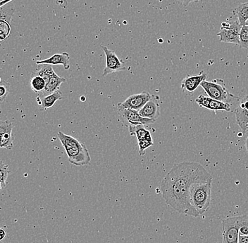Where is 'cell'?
Here are the masks:
<instances>
[{
    "label": "cell",
    "mask_w": 248,
    "mask_h": 243,
    "mask_svg": "<svg viewBox=\"0 0 248 243\" xmlns=\"http://www.w3.org/2000/svg\"><path fill=\"white\" fill-rule=\"evenodd\" d=\"M42 69L38 71V72H34L35 75H39V76L43 77L46 80V83H49L51 77L56 75L53 69L50 65L45 64L43 65Z\"/></svg>",
    "instance_id": "cell-20"
},
{
    "label": "cell",
    "mask_w": 248,
    "mask_h": 243,
    "mask_svg": "<svg viewBox=\"0 0 248 243\" xmlns=\"http://www.w3.org/2000/svg\"><path fill=\"white\" fill-rule=\"evenodd\" d=\"M246 131H248V124L247 125V126H246Z\"/></svg>",
    "instance_id": "cell-35"
},
{
    "label": "cell",
    "mask_w": 248,
    "mask_h": 243,
    "mask_svg": "<svg viewBox=\"0 0 248 243\" xmlns=\"http://www.w3.org/2000/svg\"><path fill=\"white\" fill-rule=\"evenodd\" d=\"M9 90H10V85L7 82L1 80L0 83V102L1 103L5 100L9 94Z\"/></svg>",
    "instance_id": "cell-26"
},
{
    "label": "cell",
    "mask_w": 248,
    "mask_h": 243,
    "mask_svg": "<svg viewBox=\"0 0 248 243\" xmlns=\"http://www.w3.org/2000/svg\"><path fill=\"white\" fill-rule=\"evenodd\" d=\"M246 26H248V20L247 21V22H246Z\"/></svg>",
    "instance_id": "cell-36"
},
{
    "label": "cell",
    "mask_w": 248,
    "mask_h": 243,
    "mask_svg": "<svg viewBox=\"0 0 248 243\" xmlns=\"http://www.w3.org/2000/svg\"><path fill=\"white\" fill-rule=\"evenodd\" d=\"M12 1H13V0H3V1H1V3H0V7H3V6L9 4V3Z\"/></svg>",
    "instance_id": "cell-33"
},
{
    "label": "cell",
    "mask_w": 248,
    "mask_h": 243,
    "mask_svg": "<svg viewBox=\"0 0 248 243\" xmlns=\"http://www.w3.org/2000/svg\"><path fill=\"white\" fill-rule=\"evenodd\" d=\"M208 182H212V175L198 162L176 164L161 183L162 197L178 213L198 217L200 214L190 202V187L195 183Z\"/></svg>",
    "instance_id": "cell-1"
},
{
    "label": "cell",
    "mask_w": 248,
    "mask_h": 243,
    "mask_svg": "<svg viewBox=\"0 0 248 243\" xmlns=\"http://www.w3.org/2000/svg\"><path fill=\"white\" fill-rule=\"evenodd\" d=\"M138 144H139V147L140 156H143L145 154V151H146L147 148L154 145V142H151L147 140H142L138 142Z\"/></svg>",
    "instance_id": "cell-29"
},
{
    "label": "cell",
    "mask_w": 248,
    "mask_h": 243,
    "mask_svg": "<svg viewBox=\"0 0 248 243\" xmlns=\"http://www.w3.org/2000/svg\"><path fill=\"white\" fill-rule=\"evenodd\" d=\"M239 235L248 236V218L246 215L241 216L240 222Z\"/></svg>",
    "instance_id": "cell-28"
},
{
    "label": "cell",
    "mask_w": 248,
    "mask_h": 243,
    "mask_svg": "<svg viewBox=\"0 0 248 243\" xmlns=\"http://www.w3.org/2000/svg\"><path fill=\"white\" fill-rule=\"evenodd\" d=\"M238 243H248V236H242V235H239Z\"/></svg>",
    "instance_id": "cell-31"
},
{
    "label": "cell",
    "mask_w": 248,
    "mask_h": 243,
    "mask_svg": "<svg viewBox=\"0 0 248 243\" xmlns=\"http://www.w3.org/2000/svg\"><path fill=\"white\" fill-rule=\"evenodd\" d=\"M212 182L195 183L190 187V199L191 205L200 214L207 211L212 200Z\"/></svg>",
    "instance_id": "cell-3"
},
{
    "label": "cell",
    "mask_w": 248,
    "mask_h": 243,
    "mask_svg": "<svg viewBox=\"0 0 248 243\" xmlns=\"http://www.w3.org/2000/svg\"><path fill=\"white\" fill-rule=\"evenodd\" d=\"M155 96H153L146 104L140 110L139 114L142 117L156 120L160 115L158 98L155 99Z\"/></svg>",
    "instance_id": "cell-12"
},
{
    "label": "cell",
    "mask_w": 248,
    "mask_h": 243,
    "mask_svg": "<svg viewBox=\"0 0 248 243\" xmlns=\"http://www.w3.org/2000/svg\"><path fill=\"white\" fill-rule=\"evenodd\" d=\"M103 49L106 58V64L104 69L102 76L105 77L109 74L114 72H121V71H127L126 66L122 59L118 57L114 51L110 50L107 46L101 45Z\"/></svg>",
    "instance_id": "cell-7"
},
{
    "label": "cell",
    "mask_w": 248,
    "mask_h": 243,
    "mask_svg": "<svg viewBox=\"0 0 248 243\" xmlns=\"http://www.w3.org/2000/svg\"><path fill=\"white\" fill-rule=\"evenodd\" d=\"M15 12V9L12 8V7H6L5 5V9L3 8V7H1V9H0V20H2V21H7V22L10 23Z\"/></svg>",
    "instance_id": "cell-22"
},
{
    "label": "cell",
    "mask_w": 248,
    "mask_h": 243,
    "mask_svg": "<svg viewBox=\"0 0 248 243\" xmlns=\"http://www.w3.org/2000/svg\"><path fill=\"white\" fill-rule=\"evenodd\" d=\"M201 86L210 98L215 100L231 103L234 99H238L228 91L223 80H215L211 82L204 80Z\"/></svg>",
    "instance_id": "cell-4"
},
{
    "label": "cell",
    "mask_w": 248,
    "mask_h": 243,
    "mask_svg": "<svg viewBox=\"0 0 248 243\" xmlns=\"http://www.w3.org/2000/svg\"><path fill=\"white\" fill-rule=\"evenodd\" d=\"M130 134L131 136H136L138 142L142 140H147L153 142V137L150 131L144 127V125H133L128 126Z\"/></svg>",
    "instance_id": "cell-16"
},
{
    "label": "cell",
    "mask_w": 248,
    "mask_h": 243,
    "mask_svg": "<svg viewBox=\"0 0 248 243\" xmlns=\"http://www.w3.org/2000/svg\"><path fill=\"white\" fill-rule=\"evenodd\" d=\"M9 165H4L2 161L0 163V181H1V188H5L7 186V179L9 175Z\"/></svg>",
    "instance_id": "cell-23"
},
{
    "label": "cell",
    "mask_w": 248,
    "mask_h": 243,
    "mask_svg": "<svg viewBox=\"0 0 248 243\" xmlns=\"http://www.w3.org/2000/svg\"><path fill=\"white\" fill-rule=\"evenodd\" d=\"M206 78H207V74L204 73L203 71H202L198 75H193V76L187 75L183 80L181 83V88L188 92H193L198 89V86L204 80H206Z\"/></svg>",
    "instance_id": "cell-14"
},
{
    "label": "cell",
    "mask_w": 248,
    "mask_h": 243,
    "mask_svg": "<svg viewBox=\"0 0 248 243\" xmlns=\"http://www.w3.org/2000/svg\"><path fill=\"white\" fill-rule=\"evenodd\" d=\"M118 112L121 117L130 125H150V124H153L156 122V120H152V119L142 117L140 114L139 111H136V110L118 108Z\"/></svg>",
    "instance_id": "cell-9"
},
{
    "label": "cell",
    "mask_w": 248,
    "mask_h": 243,
    "mask_svg": "<svg viewBox=\"0 0 248 243\" xmlns=\"http://www.w3.org/2000/svg\"><path fill=\"white\" fill-rule=\"evenodd\" d=\"M66 79L63 78V77H60L56 74L54 76L51 77L49 83L46 84L44 90L42 91L41 93H40L39 97H46V95H49V94H52V93L58 91L59 89H60L62 84L66 83Z\"/></svg>",
    "instance_id": "cell-17"
},
{
    "label": "cell",
    "mask_w": 248,
    "mask_h": 243,
    "mask_svg": "<svg viewBox=\"0 0 248 243\" xmlns=\"http://www.w3.org/2000/svg\"><path fill=\"white\" fill-rule=\"evenodd\" d=\"M62 98H63L62 92L58 90L46 97H40L38 96L37 100H38L39 106L41 107L42 110L46 111L54 106L57 101L62 100Z\"/></svg>",
    "instance_id": "cell-15"
},
{
    "label": "cell",
    "mask_w": 248,
    "mask_h": 243,
    "mask_svg": "<svg viewBox=\"0 0 248 243\" xmlns=\"http://www.w3.org/2000/svg\"><path fill=\"white\" fill-rule=\"evenodd\" d=\"M153 96L147 92L142 91L140 94L130 96L122 103H118V108H127L139 111L152 99Z\"/></svg>",
    "instance_id": "cell-8"
},
{
    "label": "cell",
    "mask_w": 248,
    "mask_h": 243,
    "mask_svg": "<svg viewBox=\"0 0 248 243\" xmlns=\"http://www.w3.org/2000/svg\"><path fill=\"white\" fill-rule=\"evenodd\" d=\"M176 1L182 4L184 7H187L190 3L198 2V1H201V0H176Z\"/></svg>",
    "instance_id": "cell-30"
},
{
    "label": "cell",
    "mask_w": 248,
    "mask_h": 243,
    "mask_svg": "<svg viewBox=\"0 0 248 243\" xmlns=\"http://www.w3.org/2000/svg\"><path fill=\"white\" fill-rule=\"evenodd\" d=\"M14 136L12 134H5L1 135L0 147L7 150H12L14 147Z\"/></svg>",
    "instance_id": "cell-21"
},
{
    "label": "cell",
    "mask_w": 248,
    "mask_h": 243,
    "mask_svg": "<svg viewBox=\"0 0 248 243\" xmlns=\"http://www.w3.org/2000/svg\"><path fill=\"white\" fill-rule=\"evenodd\" d=\"M246 150H247V151L248 153V136L247 139H246Z\"/></svg>",
    "instance_id": "cell-34"
},
{
    "label": "cell",
    "mask_w": 248,
    "mask_h": 243,
    "mask_svg": "<svg viewBox=\"0 0 248 243\" xmlns=\"http://www.w3.org/2000/svg\"><path fill=\"white\" fill-rule=\"evenodd\" d=\"M235 120L242 131L246 132L248 124V95L243 97L240 104L234 110Z\"/></svg>",
    "instance_id": "cell-11"
},
{
    "label": "cell",
    "mask_w": 248,
    "mask_h": 243,
    "mask_svg": "<svg viewBox=\"0 0 248 243\" xmlns=\"http://www.w3.org/2000/svg\"><path fill=\"white\" fill-rule=\"evenodd\" d=\"M240 46L248 49V26H242L240 32Z\"/></svg>",
    "instance_id": "cell-25"
},
{
    "label": "cell",
    "mask_w": 248,
    "mask_h": 243,
    "mask_svg": "<svg viewBox=\"0 0 248 243\" xmlns=\"http://www.w3.org/2000/svg\"><path fill=\"white\" fill-rule=\"evenodd\" d=\"M57 137L66 151L70 163L76 166H84L91 163V156L84 143L62 131L58 133Z\"/></svg>",
    "instance_id": "cell-2"
},
{
    "label": "cell",
    "mask_w": 248,
    "mask_h": 243,
    "mask_svg": "<svg viewBox=\"0 0 248 243\" xmlns=\"http://www.w3.org/2000/svg\"><path fill=\"white\" fill-rule=\"evenodd\" d=\"M242 26L238 21L221 23V30L217 34L221 43H232L240 45V32Z\"/></svg>",
    "instance_id": "cell-5"
},
{
    "label": "cell",
    "mask_w": 248,
    "mask_h": 243,
    "mask_svg": "<svg viewBox=\"0 0 248 243\" xmlns=\"http://www.w3.org/2000/svg\"><path fill=\"white\" fill-rule=\"evenodd\" d=\"M195 101L198 103V106L208 109L209 111H227V112L232 111L230 103L215 100L204 95L199 96Z\"/></svg>",
    "instance_id": "cell-10"
},
{
    "label": "cell",
    "mask_w": 248,
    "mask_h": 243,
    "mask_svg": "<svg viewBox=\"0 0 248 243\" xmlns=\"http://www.w3.org/2000/svg\"><path fill=\"white\" fill-rule=\"evenodd\" d=\"M241 216L226 218L223 219V243H238L240 222Z\"/></svg>",
    "instance_id": "cell-6"
},
{
    "label": "cell",
    "mask_w": 248,
    "mask_h": 243,
    "mask_svg": "<svg viewBox=\"0 0 248 243\" xmlns=\"http://www.w3.org/2000/svg\"><path fill=\"white\" fill-rule=\"evenodd\" d=\"M234 15L238 18L240 26H246L248 20V2L242 3L232 12Z\"/></svg>",
    "instance_id": "cell-18"
},
{
    "label": "cell",
    "mask_w": 248,
    "mask_h": 243,
    "mask_svg": "<svg viewBox=\"0 0 248 243\" xmlns=\"http://www.w3.org/2000/svg\"><path fill=\"white\" fill-rule=\"evenodd\" d=\"M11 29L10 24L7 21H2L0 20V40H6L10 35Z\"/></svg>",
    "instance_id": "cell-24"
},
{
    "label": "cell",
    "mask_w": 248,
    "mask_h": 243,
    "mask_svg": "<svg viewBox=\"0 0 248 243\" xmlns=\"http://www.w3.org/2000/svg\"><path fill=\"white\" fill-rule=\"evenodd\" d=\"M14 124L12 121L5 120L0 122V135L5 134H12Z\"/></svg>",
    "instance_id": "cell-27"
},
{
    "label": "cell",
    "mask_w": 248,
    "mask_h": 243,
    "mask_svg": "<svg viewBox=\"0 0 248 243\" xmlns=\"http://www.w3.org/2000/svg\"><path fill=\"white\" fill-rule=\"evenodd\" d=\"M70 57L67 52L55 54L49 58L36 61L38 65H50V66H62L63 69L68 70L70 68Z\"/></svg>",
    "instance_id": "cell-13"
},
{
    "label": "cell",
    "mask_w": 248,
    "mask_h": 243,
    "mask_svg": "<svg viewBox=\"0 0 248 243\" xmlns=\"http://www.w3.org/2000/svg\"><path fill=\"white\" fill-rule=\"evenodd\" d=\"M46 80L43 77L39 75L32 74V78L31 80V86L32 91L35 93H41L46 88Z\"/></svg>",
    "instance_id": "cell-19"
},
{
    "label": "cell",
    "mask_w": 248,
    "mask_h": 243,
    "mask_svg": "<svg viewBox=\"0 0 248 243\" xmlns=\"http://www.w3.org/2000/svg\"><path fill=\"white\" fill-rule=\"evenodd\" d=\"M7 236V232L4 229H0V241H2Z\"/></svg>",
    "instance_id": "cell-32"
}]
</instances>
